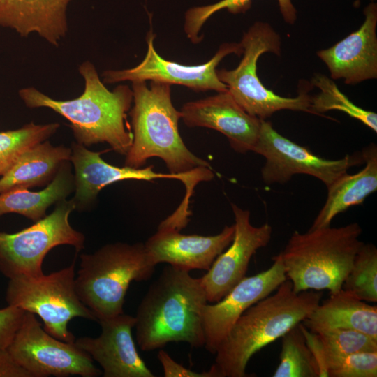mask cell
Here are the masks:
<instances>
[{"mask_svg": "<svg viewBox=\"0 0 377 377\" xmlns=\"http://www.w3.org/2000/svg\"><path fill=\"white\" fill-rule=\"evenodd\" d=\"M235 235L226 251L219 255L207 272L200 277L207 302L215 303L226 296L245 276L253 254L270 242L272 226L265 223L254 226L250 212L231 205Z\"/></svg>", "mask_w": 377, "mask_h": 377, "instance_id": "cell-14", "label": "cell"}, {"mask_svg": "<svg viewBox=\"0 0 377 377\" xmlns=\"http://www.w3.org/2000/svg\"><path fill=\"white\" fill-rule=\"evenodd\" d=\"M71 149L39 142L24 151L0 177V193L15 189L48 185L64 163L70 161Z\"/></svg>", "mask_w": 377, "mask_h": 377, "instance_id": "cell-23", "label": "cell"}, {"mask_svg": "<svg viewBox=\"0 0 377 377\" xmlns=\"http://www.w3.org/2000/svg\"><path fill=\"white\" fill-rule=\"evenodd\" d=\"M0 377H32L13 357L8 348H0Z\"/></svg>", "mask_w": 377, "mask_h": 377, "instance_id": "cell-34", "label": "cell"}, {"mask_svg": "<svg viewBox=\"0 0 377 377\" xmlns=\"http://www.w3.org/2000/svg\"><path fill=\"white\" fill-rule=\"evenodd\" d=\"M357 223L294 231L280 252L287 279L295 293L342 289L356 254L364 244Z\"/></svg>", "mask_w": 377, "mask_h": 377, "instance_id": "cell-5", "label": "cell"}, {"mask_svg": "<svg viewBox=\"0 0 377 377\" xmlns=\"http://www.w3.org/2000/svg\"><path fill=\"white\" fill-rule=\"evenodd\" d=\"M75 261L50 274L10 279L6 298L8 305L38 315L45 330L54 337L74 343L68 329L74 318L97 321L93 313L80 300L75 286Z\"/></svg>", "mask_w": 377, "mask_h": 377, "instance_id": "cell-8", "label": "cell"}, {"mask_svg": "<svg viewBox=\"0 0 377 377\" xmlns=\"http://www.w3.org/2000/svg\"><path fill=\"white\" fill-rule=\"evenodd\" d=\"M284 21L293 24L297 19V10L291 0H277ZM252 0H221L216 3L191 8L184 16V29L188 38L193 43H200L202 35L200 32L207 20L216 12L226 10L232 14L244 13L251 6Z\"/></svg>", "mask_w": 377, "mask_h": 377, "instance_id": "cell-28", "label": "cell"}, {"mask_svg": "<svg viewBox=\"0 0 377 377\" xmlns=\"http://www.w3.org/2000/svg\"><path fill=\"white\" fill-rule=\"evenodd\" d=\"M157 357L165 377H212L209 371L196 372L175 361L165 350H161Z\"/></svg>", "mask_w": 377, "mask_h": 377, "instance_id": "cell-33", "label": "cell"}, {"mask_svg": "<svg viewBox=\"0 0 377 377\" xmlns=\"http://www.w3.org/2000/svg\"><path fill=\"white\" fill-rule=\"evenodd\" d=\"M75 190L70 161L62 164L54 179L39 191L15 188L0 193V216L9 213L22 215L34 222L46 216L52 205L66 199Z\"/></svg>", "mask_w": 377, "mask_h": 377, "instance_id": "cell-24", "label": "cell"}, {"mask_svg": "<svg viewBox=\"0 0 377 377\" xmlns=\"http://www.w3.org/2000/svg\"><path fill=\"white\" fill-rule=\"evenodd\" d=\"M235 226H226L217 235H185L173 228L158 226L156 233L145 243L146 250L156 265L166 263L190 271L208 270L216 257L232 242Z\"/></svg>", "mask_w": 377, "mask_h": 377, "instance_id": "cell-17", "label": "cell"}, {"mask_svg": "<svg viewBox=\"0 0 377 377\" xmlns=\"http://www.w3.org/2000/svg\"><path fill=\"white\" fill-rule=\"evenodd\" d=\"M151 31L147 36V51L143 60L131 68L106 70L103 72V83L114 84L124 81L160 82L185 86L195 91L214 90L217 92L228 90L226 85L219 79L216 66L227 55H240L243 48L240 43H225L206 63L199 65H184L161 57L156 51Z\"/></svg>", "mask_w": 377, "mask_h": 377, "instance_id": "cell-12", "label": "cell"}, {"mask_svg": "<svg viewBox=\"0 0 377 377\" xmlns=\"http://www.w3.org/2000/svg\"><path fill=\"white\" fill-rule=\"evenodd\" d=\"M71 0H0V27L22 37L36 34L57 47L68 32L66 10Z\"/></svg>", "mask_w": 377, "mask_h": 377, "instance_id": "cell-20", "label": "cell"}, {"mask_svg": "<svg viewBox=\"0 0 377 377\" xmlns=\"http://www.w3.org/2000/svg\"><path fill=\"white\" fill-rule=\"evenodd\" d=\"M71 149L70 161L74 168L75 183V194L71 199L75 203V209L80 212L90 209L102 188L119 181L175 179L184 183L180 176L155 172L153 165L134 168L109 164L101 158L105 151H92L77 142L72 143Z\"/></svg>", "mask_w": 377, "mask_h": 377, "instance_id": "cell-19", "label": "cell"}, {"mask_svg": "<svg viewBox=\"0 0 377 377\" xmlns=\"http://www.w3.org/2000/svg\"><path fill=\"white\" fill-rule=\"evenodd\" d=\"M364 167L357 173L343 174L327 188L326 201L309 229L330 226L332 219L348 208L362 204L377 190V148L371 144L362 151Z\"/></svg>", "mask_w": 377, "mask_h": 377, "instance_id": "cell-22", "label": "cell"}, {"mask_svg": "<svg viewBox=\"0 0 377 377\" xmlns=\"http://www.w3.org/2000/svg\"><path fill=\"white\" fill-rule=\"evenodd\" d=\"M321 290L295 293L286 279L275 290L248 308L216 351L212 377H246L247 364L261 348L302 323L320 304Z\"/></svg>", "mask_w": 377, "mask_h": 377, "instance_id": "cell-4", "label": "cell"}, {"mask_svg": "<svg viewBox=\"0 0 377 377\" xmlns=\"http://www.w3.org/2000/svg\"><path fill=\"white\" fill-rule=\"evenodd\" d=\"M302 323L314 333L336 328L348 329L377 340V306L343 289L320 302Z\"/></svg>", "mask_w": 377, "mask_h": 377, "instance_id": "cell-21", "label": "cell"}, {"mask_svg": "<svg viewBox=\"0 0 377 377\" xmlns=\"http://www.w3.org/2000/svg\"><path fill=\"white\" fill-rule=\"evenodd\" d=\"M243 57L237 68L216 69V74L237 104L249 114L261 120L283 110L313 114L311 96L301 91L294 98L283 97L266 88L257 74V61L265 52L279 55L280 36L266 22H256L244 34L239 43Z\"/></svg>", "mask_w": 377, "mask_h": 377, "instance_id": "cell-7", "label": "cell"}, {"mask_svg": "<svg viewBox=\"0 0 377 377\" xmlns=\"http://www.w3.org/2000/svg\"><path fill=\"white\" fill-rule=\"evenodd\" d=\"M360 27L334 45L317 52L332 79L347 84L377 77V4L371 1L363 10Z\"/></svg>", "mask_w": 377, "mask_h": 377, "instance_id": "cell-18", "label": "cell"}, {"mask_svg": "<svg viewBox=\"0 0 377 377\" xmlns=\"http://www.w3.org/2000/svg\"><path fill=\"white\" fill-rule=\"evenodd\" d=\"M305 338L319 367V377H325L324 360L362 351H377V340L348 329H330L316 333L306 332Z\"/></svg>", "mask_w": 377, "mask_h": 377, "instance_id": "cell-25", "label": "cell"}, {"mask_svg": "<svg viewBox=\"0 0 377 377\" xmlns=\"http://www.w3.org/2000/svg\"><path fill=\"white\" fill-rule=\"evenodd\" d=\"M207 299L200 278L169 265L149 286L135 318L140 348L150 351L170 342L204 346L202 311Z\"/></svg>", "mask_w": 377, "mask_h": 377, "instance_id": "cell-3", "label": "cell"}, {"mask_svg": "<svg viewBox=\"0 0 377 377\" xmlns=\"http://www.w3.org/2000/svg\"><path fill=\"white\" fill-rule=\"evenodd\" d=\"M371 1H374L375 0H370Z\"/></svg>", "mask_w": 377, "mask_h": 377, "instance_id": "cell-35", "label": "cell"}, {"mask_svg": "<svg viewBox=\"0 0 377 377\" xmlns=\"http://www.w3.org/2000/svg\"><path fill=\"white\" fill-rule=\"evenodd\" d=\"M342 289L366 302H377V249L364 244L355 256Z\"/></svg>", "mask_w": 377, "mask_h": 377, "instance_id": "cell-30", "label": "cell"}, {"mask_svg": "<svg viewBox=\"0 0 377 377\" xmlns=\"http://www.w3.org/2000/svg\"><path fill=\"white\" fill-rule=\"evenodd\" d=\"M272 260L270 267L245 276L219 302L205 304L202 320L204 347L207 351L215 354L241 315L287 279L281 253L273 256Z\"/></svg>", "mask_w": 377, "mask_h": 377, "instance_id": "cell-13", "label": "cell"}, {"mask_svg": "<svg viewBox=\"0 0 377 377\" xmlns=\"http://www.w3.org/2000/svg\"><path fill=\"white\" fill-rule=\"evenodd\" d=\"M101 334L75 339V344L102 367L104 377H154L132 337L135 318L124 313L98 321Z\"/></svg>", "mask_w": 377, "mask_h": 377, "instance_id": "cell-15", "label": "cell"}, {"mask_svg": "<svg viewBox=\"0 0 377 377\" xmlns=\"http://www.w3.org/2000/svg\"><path fill=\"white\" fill-rule=\"evenodd\" d=\"M59 127V123L36 124L30 122L17 129L0 131V177L24 151L47 140Z\"/></svg>", "mask_w": 377, "mask_h": 377, "instance_id": "cell-29", "label": "cell"}, {"mask_svg": "<svg viewBox=\"0 0 377 377\" xmlns=\"http://www.w3.org/2000/svg\"><path fill=\"white\" fill-rule=\"evenodd\" d=\"M78 71L84 80V89L76 98L56 100L33 87L20 89L19 96L29 108H47L66 119L77 143L87 147L106 142L126 156L133 138L127 120L132 89L121 84L109 91L89 61L80 64Z\"/></svg>", "mask_w": 377, "mask_h": 377, "instance_id": "cell-2", "label": "cell"}, {"mask_svg": "<svg viewBox=\"0 0 377 377\" xmlns=\"http://www.w3.org/2000/svg\"><path fill=\"white\" fill-rule=\"evenodd\" d=\"M75 209L72 199L56 204L53 212L31 226L7 233L0 231V271L9 279L43 274L45 256L60 245L73 246L77 252L84 248V235L70 224L69 216Z\"/></svg>", "mask_w": 377, "mask_h": 377, "instance_id": "cell-9", "label": "cell"}, {"mask_svg": "<svg viewBox=\"0 0 377 377\" xmlns=\"http://www.w3.org/2000/svg\"><path fill=\"white\" fill-rule=\"evenodd\" d=\"M155 267L143 243L105 244L80 256L75 290L97 321L111 318L124 313L131 283L149 279Z\"/></svg>", "mask_w": 377, "mask_h": 377, "instance_id": "cell-6", "label": "cell"}, {"mask_svg": "<svg viewBox=\"0 0 377 377\" xmlns=\"http://www.w3.org/2000/svg\"><path fill=\"white\" fill-rule=\"evenodd\" d=\"M8 350L32 377H96L102 374L86 352L75 343L50 335L42 327L35 314L28 311H25Z\"/></svg>", "mask_w": 377, "mask_h": 377, "instance_id": "cell-10", "label": "cell"}, {"mask_svg": "<svg viewBox=\"0 0 377 377\" xmlns=\"http://www.w3.org/2000/svg\"><path fill=\"white\" fill-rule=\"evenodd\" d=\"M325 377H376L377 351H362L324 360Z\"/></svg>", "mask_w": 377, "mask_h": 377, "instance_id": "cell-31", "label": "cell"}, {"mask_svg": "<svg viewBox=\"0 0 377 377\" xmlns=\"http://www.w3.org/2000/svg\"><path fill=\"white\" fill-rule=\"evenodd\" d=\"M311 83L320 89L318 94L311 97V109L314 114L320 115L329 110H339L377 132L376 113L354 104L328 77L316 74Z\"/></svg>", "mask_w": 377, "mask_h": 377, "instance_id": "cell-27", "label": "cell"}, {"mask_svg": "<svg viewBox=\"0 0 377 377\" xmlns=\"http://www.w3.org/2000/svg\"><path fill=\"white\" fill-rule=\"evenodd\" d=\"M281 346L273 377H319L317 361L306 343L300 323L282 337Z\"/></svg>", "mask_w": 377, "mask_h": 377, "instance_id": "cell-26", "label": "cell"}, {"mask_svg": "<svg viewBox=\"0 0 377 377\" xmlns=\"http://www.w3.org/2000/svg\"><path fill=\"white\" fill-rule=\"evenodd\" d=\"M25 311L17 306L8 305L0 309V348H8L12 342Z\"/></svg>", "mask_w": 377, "mask_h": 377, "instance_id": "cell-32", "label": "cell"}, {"mask_svg": "<svg viewBox=\"0 0 377 377\" xmlns=\"http://www.w3.org/2000/svg\"><path fill=\"white\" fill-rule=\"evenodd\" d=\"M253 151L265 158L261 177L267 185L286 184L293 175L304 174L319 179L327 187L349 168L364 163L361 152L337 160L321 158L281 135L265 120L261 121Z\"/></svg>", "mask_w": 377, "mask_h": 377, "instance_id": "cell-11", "label": "cell"}, {"mask_svg": "<svg viewBox=\"0 0 377 377\" xmlns=\"http://www.w3.org/2000/svg\"><path fill=\"white\" fill-rule=\"evenodd\" d=\"M133 105L129 114L133 142L126 154L124 165L139 168L151 157L165 163L169 173L180 176L186 195L180 205L188 208L195 186L214 178L209 163L193 154L185 145L179 132L181 112L171 100L170 84L145 81L132 82Z\"/></svg>", "mask_w": 377, "mask_h": 377, "instance_id": "cell-1", "label": "cell"}, {"mask_svg": "<svg viewBox=\"0 0 377 377\" xmlns=\"http://www.w3.org/2000/svg\"><path fill=\"white\" fill-rule=\"evenodd\" d=\"M179 111L187 126L209 128L220 132L238 153L253 151L262 120L246 112L228 90L186 103Z\"/></svg>", "mask_w": 377, "mask_h": 377, "instance_id": "cell-16", "label": "cell"}]
</instances>
